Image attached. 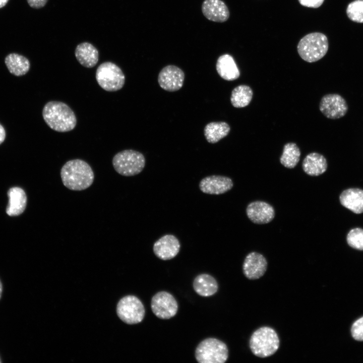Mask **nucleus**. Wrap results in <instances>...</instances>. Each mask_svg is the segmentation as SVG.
Masks as SVG:
<instances>
[{"instance_id":"f257e3e1","label":"nucleus","mask_w":363,"mask_h":363,"mask_svg":"<svg viewBox=\"0 0 363 363\" xmlns=\"http://www.w3.org/2000/svg\"><path fill=\"white\" fill-rule=\"evenodd\" d=\"M60 177L63 185L72 191H82L93 183L94 174L86 161L75 159L67 161L62 167Z\"/></svg>"},{"instance_id":"f03ea898","label":"nucleus","mask_w":363,"mask_h":363,"mask_svg":"<svg viewBox=\"0 0 363 363\" xmlns=\"http://www.w3.org/2000/svg\"><path fill=\"white\" fill-rule=\"evenodd\" d=\"M42 116L48 127L58 132L72 131L76 126L77 119L74 111L62 102H48L43 108Z\"/></svg>"},{"instance_id":"7ed1b4c3","label":"nucleus","mask_w":363,"mask_h":363,"mask_svg":"<svg viewBox=\"0 0 363 363\" xmlns=\"http://www.w3.org/2000/svg\"><path fill=\"white\" fill-rule=\"evenodd\" d=\"M280 340L277 333L272 328L261 327L255 330L249 340V346L256 356L265 358L271 356L278 349Z\"/></svg>"},{"instance_id":"20e7f679","label":"nucleus","mask_w":363,"mask_h":363,"mask_svg":"<svg viewBox=\"0 0 363 363\" xmlns=\"http://www.w3.org/2000/svg\"><path fill=\"white\" fill-rule=\"evenodd\" d=\"M329 44L327 36L320 32H313L299 41L297 50L300 57L309 63L317 62L327 53Z\"/></svg>"},{"instance_id":"39448f33","label":"nucleus","mask_w":363,"mask_h":363,"mask_svg":"<svg viewBox=\"0 0 363 363\" xmlns=\"http://www.w3.org/2000/svg\"><path fill=\"white\" fill-rule=\"evenodd\" d=\"M112 165L119 174L132 176L138 174L145 167L146 160L141 152L127 149L116 153L112 158Z\"/></svg>"},{"instance_id":"423d86ee","label":"nucleus","mask_w":363,"mask_h":363,"mask_svg":"<svg viewBox=\"0 0 363 363\" xmlns=\"http://www.w3.org/2000/svg\"><path fill=\"white\" fill-rule=\"evenodd\" d=\"M195 358L200 363H224L228 357L226 344L215 338L202 341L195 350Z\"/></svg>"},{"instance_id":"0eeeda50","label":"nucleus","mask_w":363,"mask_h":363,"mask_svg":"<svg viewBox=\"0 0 363 363\" xmlns=\"http://www.w3.org/2000/svg\"><path fill=\"white\" fill-rule=\"evenodd\" d=\"M99 85L109 92L121 89L125 83V76L121 69L115 64L106 62L100 65L96 72Z\"/></svg>"},{"instance_id":"6e6552de","label":"nucleus","mask_w":363,"mask_h":363,"mask_svg":"<svg viewBox=\"0 0 363 363\" xmlns=\"http://www.w3.org/2000/svg\"><path fill=\"white\" fill-rule=\"evenodd\" d=\"M116 312L118 317L125 323L136 324L143 320L145 310L139 298L134 295H127L118 301Z\"/></svg>"},{"instance_id":"1a4fd4ad","label":"nucleus","mask_w":363,"mask_h":363,"mask_svg":"<svg viewBox=\"0 0 363 363\" xmlns=\"http://www.w3.org/2000/svg\"><path fill=\"white\" fill-rule=\"evenodd\" d=\"M151 308L153 314L158 318L169 319L177 313L178 304L171 294L161 291L152 297Z\"/></svg>"},{"instance_id":"9d476101","label":"nucleus","mask_w":363,"mask_h":363,"mask_svg":"<svg viewBox=\"0 0 363 363\" xmlns=\"http://www.w3.org/2000/svg\"><path fill=\"white\" fill-rule=\"evenodd\" d=\"M345 99L338 94L323 96L319 103V109L327 118L336 119L344 116L348 111Z\"/></svg>"},{"instance_id":"9b49d317","label":"nucleus","mask_w":363,"mask_h":363,"mask_svg":"<svg viewBox=\"0 0 363 363\" xmlns=\"http://www.w3.org/2000/svg\"><path fill=\"white\" fill-rule=\"evenodd\" d=\"M185 79L183 71L174 65H168L160 71L158 76L159 86L163 90L174 92L183 86Z\"/></svg>"},{"instance_id":"f8f14e48","label":"nucleus","mask_w":363,"mask_h":363,"mask_svg":"<svg viewBox=\"0 0 363 363\" xmlns=\"http://www.w3.org/2000/svg\"><path fill=\"white\" fill-rule=\"evenodd\" d=\"M180 244L178 238L173 234H165L153 245V250L155 256L162 260L174 258L179 253Z\"/></svg>"},{"instance_id":"ddd939ff","label":"nucleus","mask_w":363,"mask_h":363,"mask_svg":"<svg viewBox=\"0 0 363 363\" xmlns=\"http://www.w3.org/2000/svg\"><path fill=\"white\" fill-rule=\"evenodd\" d=\"M267 268V261L262 254L255 252L249 253L245 258L243 271L250 280H256L263 276Z\"/></svg>"},{"instance_id":"4468645a","label":"nucleus","mask_w":363,"mask_h":363,"mask_svg":"<svg viewBox=\"0 0 363 363\" xmlns=\"http://www.w3.org/2000/svg\"><path fill=\"white\" fill-rule=\"evenodd\" d=\"M232 179L222 175H210L200 181L199 187L203 193L210 195H220L230 191L233 187Z\"/></svg>"},{"instance_id":"2eb2a0df","label":"nucleus","mask_w":363,"mask_h":363,"mask_svg":"<svg viewBox=\"0 0 363 363\" xmlns=\"http://www.w3.org/2000/svg\"><path fill=\"white\" fill-rule=\"evenodd\" d=\"M248 217L256 224H266L271 221L275 216L273 207L264 201L250 203L246 209Z\"/></svg>"},{"instance_id":"dca6fc26","label":"nucleus","mask_w":363,"mask_h":363,"mask_svg":"<svg viewBox=\"0 0 363 363\" xmlns=\"http://www.w3.org/2000/svg\"><path fill=\"white\" fill-rule=\"evenodd\" d=\"M202 12L209 20L223 23L229 17V11L222 0H205L202 5Z\"/></svg>"},{"instance_id":"f3484780","label":"nucleus","mask_w":363,"mask_h":363,"mask_svg":"<svg viewBox=\"0 0 363 363\" xmlns=\"http://www.w3.org/2000/svg\"><path fill=\"white\" fill-rule=\"evenodd\" d=\"M341 205L356 214L363 213V190L350 188L344 190L339 197Z\"/></svg>"},{"instance_id":"a211bd4d","label":"nucleus","mask_w":363,"mask_h":363,"mask_svg":"<svg viewBox=\"0 0 363 363\" xmlns=\"http://www.w3.org/2000/svg\"><path fill=\"white\" fill-rule=\"evenodd\" d=\"M8 195L9 201L6 209L7 214L11 216L22 214L27 205V196L24 191L19 187H13L9 190Z\"/></svg>"},{"instance_id":"6ab92c4d","label":"nucleus","mask_w":363,"mask_h":363,"mask_svg":"<svg viewBox=\"0 0 363 363\" xmlns=\"http://www.w3.org/2000/svg\"><path fill=\"white\" fill-rule=\"evenodd\" d=\"M216 69L219 75L226 81L236 80L240 76L239 69L233 58L228 54H223L218 57Z\"/></svg>"},{"instance_id":"aec40b11","label":"nucleus","mask_w":363,"mask_h":363,"mask_svg":"<svg viewBox=\"0 0 363 363\" xmlns=\"http://www.w3.org/2000/svg\"><path fill=\"white\" fill-rule=\"evenodd\" d=\"M302 167L307 174L318 176L324 173L327 168V162L325 157L322 154L312 152L304 158Z\"/></svg>"},{"instance_id":"412c9836","label":"nucleus","mask_w":363,"mask_h":363,"mask_svg":"<svg viewBox=\"0 0 363 363\" xmlns=\"http://www.w3.org/2000/svg\"><path fill=\"white\" fill-rule=\"evenodd\" d=\"M75 54L79 63L87 68L94 67L98 60L99 54L97 49L88 42L79 44L75 49Z\"/></svg>"},{"instance_id":"4be33fe9","label":"nucleus","mask_w":363,"mask_h":363,"mask_svg":"<svg viewBox=\"0 0 363 363\" xmlns=\"http://www.w3.org/2000/svg\"><path fill=\"white\" fill-rule=\"evenodd\" d=\"M193 288L199 295L208 297L217 292L218 285L216 280L211 275L208 274H201L194 279Z\"/></svg>"},{"instance_id":"5701e85b","label":"nucleus","mask_w":363,"mask_h":363,"mask_svg":"<svg viewBox=\"0 0 363 363\" xmlns=\"http://www.w3.org/2000/svg\"><path fill=\"white\" fill-rule=\"evenodd\" d=\"M230 131L229 125L225 122H211L205 126L204 134L208 142L214 144L227 136Z\"/></svg>"},{"instance_id":"b1692460","label":"nucleus","mask_w":363,"mask_h":363,"mask_svg":"<svg viewBox=\"0 0 363 363\" xmlns=\"http://www.w3.org/2000/svg\"><path fill=\"white\" fill-rule=\"evenodd\" d=\"M5 62L9 72L16 76L25 75L30 67V62L26 57L15 53L8 54Z\"/></svg>"},{"instance_id":"393cba45","label":"nucleus","mask_w":363,"mask_h":363,"mask_svg":"<svg viewBox=\"0 0 363 363\" xmlns=\"http://www.w3.org/2000/svg\"><path fill=\"white\" fill-rule=\"evenodd\" d=\"M253 95V90L250 86L246 85L237 86L231 92V103L236 108L246 107L250 103Z\"/></svg>"},{"instance_id":"a878e982","label":"nucleus","mask_w":363,"mask_h":363,"mask_svg":"<svg viewBox=\"0 0 363 363\" xmlns=\"http://www.w3.org/2000/svg\"><path fill=\"white\" fill-rule=\"evenodd\" d=\"M300 151L297 145L292 142L286 143L280 158V163L285 167L293 168L299 161Z\"/></svg>"},{"instance_id":"bb28decb","label":"nucleus","mask_w":363,"mask_h":363,"mask_svg":"<svg viewBox=\"0 0 363 363\" xmlns=\"http://www.w3.org/2000/svg\"><path fill=\"white\" fill-rule=\"evenodd\" d=\"M346 14L351 21L363 23V0H355L348 5Z\"/></svg>"},{"instance_id":"cd10ccee","label":"nucleus","mask_w":363,"mask_h":363,"mask_svg":"<svg viewBox=\"0 0 363 363\" xmlns=\"http://www.w3.org/2000/svg\"><path fill=\"white\" fill-rule=\"evenodd\" d=\"M346 240L351 248L363 250V229L355 228L351 229L347 234Z\"/></svg>"},{"instance_id":"c85d7f7f","label":"nucleus","mask_w":363,"mask_h":363,"mask_svg":"<svg viewBox=\"0 0 363 363\" xmlns=\"http://www.w3.org/2000/svg\"><path fill=\"white\" fill-rule=\"evenodd\" d=\"M351 333L354 339L363 341V317L357 320L353 324Z\"/></svg>"},{"instance_id":"c756f323","label":"nucleus","mask_w":363,"mask_h":363,"mask_svg":"<svg viewBox=\"0 0 363 363\" xmlns=\"http://www.w3.org/2000/svg\"><path fill=\"white\" fill-rule=\"evenodd\" d=\"M324 0H298L300 4L304 7L318 8L323 3Z\"/></svg>"},{"instance_id":"7c9ffc66","label":"nucleus","mask_w":363,"mask_h":363,"mask_svg":"<svg viewBox=\"0 0 363 363\" xmlns=\"http://www.w3.org/2000/svg\"><path fill=\"white\" fill-rule=\"evenodd\" d=\"M48 0H27L29 5L35 9H39L43 7Z\"/></svg>"},{"instance_id":"2f4dec72","label":"nucleus","mask_w":363,"mask_h":363,"mask_svg":"<svg viewBox=\"0 0 363 363\" xmlns=\"http://www.w3.org/2000/svg\"><path fill=\"white\" fill-rule=\"evenodd\" d=\"M6 138V131L3 126L0 124V144L5 140Z\"/></svg>"},{"instance_id":"473e14b6","label":"nucleus","mask_w":363,"mask_h":363,"mask_svg":"<svg viewBox=\"0 0 363 363\" xmlns=\"http://www.w3.org/2000/svg\"><path fill=\"white\" fill-rule=\"evenodd\" d=\"M8 1L9 0H0V8L4 7L7 4Z\"/></svg>"},{"instance_id":"72a5a7b5","label":"nucleus","mask_w":363,"mask_h":363,"mask_svg":"<svg viewBox=\"0 0 363 363\" xmlns=\"http://www.w3.org/2000/svg\"><path fill=\"white\" fill-rule=\"evenodd\" d=\"M2 291H3V285H2V282H1V280H0V298H1V295H2Z\"/></svg>"},{"instance_id":"f704fd0d","label":"nucleus","mask_w":363,"mask_h":363,"mask_svg":"<svg viewBox=\"0 0 363 363\" xmlns=\"http://www.w3.org/2000/svg\"><path fill=\"white\" fill-rule=\"evenodd\" d=\"M2 362V361H1V358H0V362Z\"/></svg>"}]
</instances>
